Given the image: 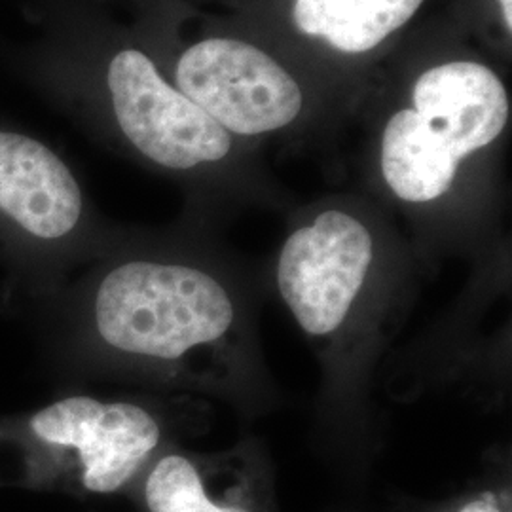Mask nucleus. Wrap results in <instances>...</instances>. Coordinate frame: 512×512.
I'll return each instance as SVG.
<instances>
[{
  "label": "nucleus",
  "mask_w": 512,
  "mask_h": 512,
  "mask_svg": "<svg viewBox=\"0 0 512 512\" xmlns=\"http://www.w3.org/2000/svg\"><path fill=\"white\" fill-rule=\"evenodd\" d=\"M61 380L118 378L184 387L213 374L241 336L219 275L186 258L120 253L12 310Z\"/></svg>",
  "instance_id": "1"
},
{
  "label": "nucleus",
  "mask_w": 512,
  "mask_h": 512,
  "mask_svg": "<svg viewBox=\"0 0 512 512\" xmlns=\"http://www.w3.org/2000/svg\"><path fill=\"white\" fill-rule=\"evenodd\" d=\"M158 404L65 393L29 412L0 416V461L31 476L71 475L90 494H114L162 448Z\"/></svg>",
  "instance_id": "2"
},
{
  "label": "nucleus",
  "mask_w": 512,
  "mask_h": 512,
  "mask_svg": "<svg viewBox=\"0 0 512 512\" xmlns=\"http://www.w3.org/2000/svg\"><path fill=\"white\" fill-rule=\"evenodd\" d=\"M90 253L86 200L69 165L35 137L0 129L2 308L54 293Z\"/></svg>",
  "instance_id": "3"
},
{
  "label": "nucleus",
  "mask_w": 512,
  "mask_h": 512,
  "mask_svg": "<svg viewBox=\"0 0 512 512\" xmlns=\"http://www.w3.org/2000/svg\"><path fill=\"white\" fill-rule=\"evenodd\" d=\"M374 239L361 220L330 209L287 238L275 281L281 300L310 338L348 329L374 283Z\"/></svg>",
  "instance_id": "4"
},
{
  "label": "nucleus",
  "mask_w": 512,
  "mask_h": 512,
  "mask_svg": "<svg viewBox=\"0 0 512 512\" xmlns=\"http://www.w3.org/2000/svg\"><path fill=\"white\" fill-rule=\"evenodd\" d=\"M107 82L120 131L148 162L186 171L220 162L230 152V133L171 88L143 52L114 55Z\"/></svg>",
  "instance_id": "5"
},
{
  "label": "nucleus",
  "mask_w": 512,
  "mask_h": 512,
  "mask_svg": "<svg viewBox=\"0 0 512 512\" xmlns=\"http://www.w3.org/2000/svg\"><path fill=\"white\" fill-rule=\"evenodd\" d=\"M177 86L228 133L260 135L285 128L302 110L293 76L251 44L211 38L188 48Z\"/></svg>",
  "instance_id": "6"
},
{
  "label": "nucleus",
  "mask_w": 512,
  "mask_h": 512,
  "mask_svg": "<svg viewBox=\"0 0 512 512\" xmlns=\"http://www.w3.org/2000/svg\"><path fill=\"white\" fill-rule=\"evenodd\" d=\"M414 110L439 133L459 162L492 145L509 120L505 86L488 67L473 61L444 63L421 74Z\"/></svg>",
  "instance_id": "7"
},
{
  "label": "nucleus",
  "mask_w": 512,
  "mask_h": 512,
  "mask_svg": "<svg viewBox=\"0 0 512 512\" xmlns=\"http://www.w3.org/2000/svg\"><path fill=\"white\" fill-rule=\"evenodd\" d=\"M382 175L391 192L410 203L439 200L458 175V158L414 109L399 110L384 129Z\"/></svg>",
  "instance_id": "8"
},
{
  "label": "nucleus",
  "mask_w": 512,
  "mask_h": 512,
  "mask_svg": "<svg viewBox=\"0 0 512 512\" xmlns=\"http://www.w3.org/2000/svg\"><path fill=\"white\" fill-rule=\"evenodd\" d=\"M423 0H294L296 27L346 54L376 48L420 10Z\"/></svg>",
  "instance_id": "9"
},
{
  "label": "nucleus",
  "mask_w": 512,
  "mask_h": 512,
  "mask_svg": "<svg viewBox=\"0 0 512 512\" xmlns=\"http://www.w3.org/2000/svg\"><path fill=\"white\" fill-rule=\"evenodd\" d=\"M145 503L150 512H251L213 501L196 463L177 452L154 461L145 480Z\"/></svg>",
  "instance_id": "10"
},
{
  "label": "nucleus",
  "mask_w": 512,
  "mask_h": 512,
  "mask_svg": "<svg viewBox=\"0 0 512 512\" xmlns=\"http://www.w3.org/2000/svg\"><path fill=\"white\" fill-rule=\"evenodd\" d=\"M459 512H503L490 497H484V499H476L467 503L463 509Z\"/></svg>",
  "instance_id": "11"
},
{
  "label": "nucleus",
  "mask_w": 512,
  "mask_h": 512,
  "mask_svg": "<svg viewBox=\"0 0 512 512\" xmlns=\"http://www.w3.org/2000/svg\"><path fill=\"white\" fill-rule=\"evenodd\" d=\"M501 4V10H503V19H505V25L507 29H512V0H499Z\"/></svg>",
  "instance_id": "12"
}]
</instances>
